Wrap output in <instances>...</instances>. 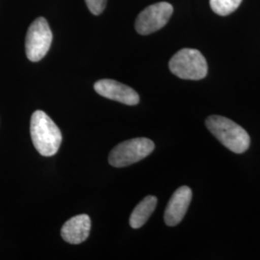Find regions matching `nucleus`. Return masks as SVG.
Listing matches in <instances>:
<instances>
[{"mask_svg":"<svg viewBox=\"0 0 260 260\" xmlns=\"http://www.w3.org/2000/svg\"><path fill=\"white\" fill-rule=\"evenodd\" d=\"M52 43V32L45 18L35 19L28 28L25 52L31 62H39L47 55Z\"/></svg>","mask_w":260,"mask_h":260,"instance_id":"5","label":"nucleus"},{"mask_svg":"<svg viewBox=\"0 0 260 260\" xmlns=\"http://www.w3.org/2000/svg\"><path fill=\"white\" fill-rule=\"evenodd\" d=\"M30 133L33 145L43 156H52L59 150L62 133L45 112L33 113L30 121Z\"/></svg>","mask_w":260,"mask_h":260,"instance_id":"1","label":"nucleus"},{"mask_svg":"<svg viewBox=\"0 0 260 260\" xmlns=\"http://www.w3.org/2000/svg\"><path fill=\"white\" fill-rule=\"evenodd\" d=\"M192 200V190L188 186H181L173 194L168 203L164 221L169 226H175L182 221Z\"/></svg>","mask_w":260,"mask_h":260,"instance_id":"8","label":"nucleus"},{"mask_svg":"<svg viewBox=\"0 0 260 260\" xmlns=\"http://www.w3.org/2000/svg\"><path fill=\"white\" fill-rule=\"evenodd\" d=\"M205 123L214 137L233 152L243 153L249 149L251 138L248 132L236 122L225 117L214 115L209 116Z\"/></svg>","mask_w":260,"mask_h":260,"instance_id":"2","label":"nucleus"},{"mask_svg":"<svg viewBox=\"0 0 260 260\" xmlns=\"http://www.w3.org/2000/svg\"><path fill=\"white\" fill-rule=\"evenodd\" d=\"M90 230V217L86 214H81L71 218L64 223L61 230V235L66 242L76 245L82 243L89 237Z\"/></svg>","mask_w":260,"mask_h":260,"instance_id":"9","label":"nucleus"},{"mask_svg":"<svg viewBox=\"0 0 260 260\" xmlns=\"http://www.w3.org/2000/svg\"><path fill=\"white\" fill-rule=\"evenodd\" d=\"M157 205V198L154 196L146 197L137 205L130 215L129 224L132 229H139L149 220Z\"/></svg>","mask_w":260,"mask_h":260,"instance_id":"10","label":"nucleus"},{"mask_svg":"<svg viewBox=\"0 0 260 260\" xmlns=\"http://www.w3.org/2000/svg\"><path fill=\"white\" fill-rule=\"evenodd\" d=\"M169 68L174 75L185 80H201L208 73L205 56L193 48L179 50L170 60Z\"/></svg>","mask_w":260,"mask_h":260,"instance_id":"3","label":"nucleus"},{"mask_svg":"<svg viewBox=\"0 0 260 260\" xmlns=\"http://www.w3.org/2000/svg\"><path fill=\"white\" fill-rule=\"evenodd\" d=\"M95 92L112 101L126 105H136L139 103V94L132 88L112 79H102L94 84Z\"/></svg>","mask_w":260,"mask_h":260,"instance_id":"7","label":"nucleus"},{"mask_svg":"<svg viewBox=\"0 0 260 260\" xmlns=\"http://www.w3.org/2000/svg\"><path fill=\"white\" fill-rule=\"evenodd\" d=\"M174 8L168 2H159L143 10L135 21V29L140 35H149L167 24Z\"/></svg>","mask_w":260,"mask_h":260,"instance_id":"6","label":"nucleus"},{"mask_svg":"<svg viewBox=\"0 0 260 260\" xmlns=\"http://www.w3.org/2000/svg\"><path fill=\"white\" fill-rule=\"evenodd\" d=\"M242 0H210V7L219 16H228L237 9Z\"/></svg>","mask_w":260,"mask_h":260,"instance_id":"11","label":"nucleus"},{"mask_svg":"<svg viewBox=\"0 0 260 260\" xmlns=\"http://www.w3.org/2000/svg\"><path fill=\"white\" fill-rule=\"evenodd\" d=\"M85 1L88 9L90 10V12L94 16L101 15L105 9L106 3H107V0H85Z\"/></svg>","mask_w":260,"mask_h":260,"instance_id":"12","label":"nucleus"},{"mask_svg":"<svg viewBox=\"0 0 260 260\" xmlns=\"http://www.w3.org/2000/svg\"><path fill=\"white\" fill-rule=\"evenodd\" d=\"M153 149L154 143L148 138L127 140L112 149L109 163L113 167H126L147 157Z\"/></svg>","mask_w":260,"mask_h":260,"instance_id":"4","label":"nucleus"}]
</instances>
